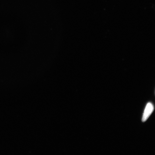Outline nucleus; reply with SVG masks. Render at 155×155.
Returning a JSON list of instances; mask_svg holds the SVG:
<instances>
[{
    "label": "nucleus",
    "mask_w": 155,
    "mask_h": 155,
    "mask_svg": "<svg viewBox=\"0 0 155 155\" xmlns=\"http://www.w3.org/2000/svg\"><path fill=\"white\" fill-rule=\"evenodd\" d=\"M154 110V106L151 102H149L145 107L144 114H143L142 121L144 122L147 120Z\"/></svg>",
    "instance_id": "nucleus-1"
}]
</instances>
